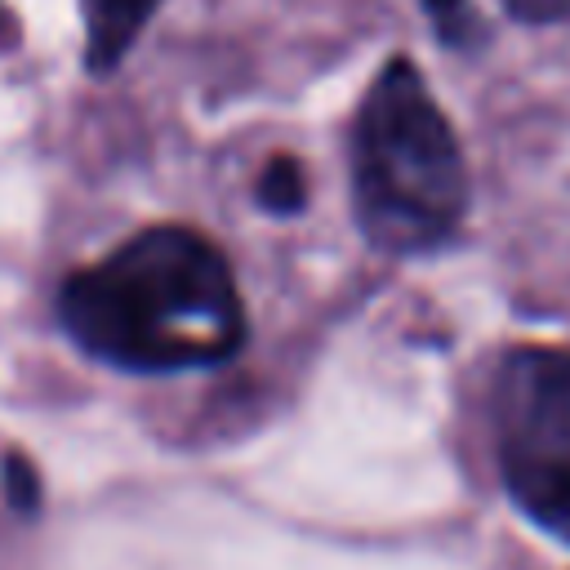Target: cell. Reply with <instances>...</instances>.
Segmentation results:
<instances>
[{"label":"cell","instance_id":"1","mask_svg":"<svg viewBox=\"0 0 570 570\" xmlns=\"http://www.w3.org/2000/svg\"><path fill=\"white\" fill-rule=\"evenodd\" d=\"M67 334L98 361L142 374L200 370L240 352L245 303L223 249L191 227H147L67 276Z\"/></svg>","mask_w":570,"mask_h":570},{"label":"cell","instance_id":"2","mask_svg":"<svg viewBox=\"0 0 570 570\" xmlns=\"http://www.w3.org/2000/svg\"><path fill=\"white\" fill-rule=\"evenodd\" d=\"M352 200L361 232L387 254L436 249L468 214L459 138L410 58H387L361 98Z\"/></svg>","mask_w":570,"mask_h":570},{"label":"cell","instance_id":"3","mask_svg":"<svg viewBox=\"0 0 570 570\" xmlns=\"http://www.w3.org/2000/svg\"><path fill=\"white\" fill-rule=\"evenodd\" d=\"M494 450L512 503L570 539V352L512 347L494 374Z\"/></svg>","mask_w":570,"mask_h":570},{"label":"cell","instance_id":"4","mask_svg":"<svg viewBox=\"0 0 570 570\" xmlns=\"http://www.w3.org/2000/svg\"><path fill=\"white\" fill-rule=\"evenodd\" d=\"M160 0H80L85 9V62L89 71H111L134 40L142 36L147 18L156 13Z\"/></svg>","mask_w":570,"mask_h":570},{"label":"cell","instance_id":"5","mask_svg":"<svg viewBox=\"0 0 570 570\" xmlns=\"http://www.w3.org/2000/svg\"><path fill=\"white\" fill-rule=\"evenodd\" d=\"M307 200V183L294 156H272L258 174V205L272 214H298Z\"/></svg>","mask_w":570,"mask_h":570},{"label":"cell","instance_id":"6","mask_svg":"<svg viewBox=\"0 0 570 570\" xmlns=\"http://www.w3.org/2000/svg\"><path fill=\"white\" fill-rule=\"evenodd\" d=\"M436 36L450 45V49H472L481 40V22H476V9L472 0H423Z\"/></svg>","mask_w":570,"mask_h":570},{"label":"cell","instance_id":"7","mask_svg":"<svg viewBox=\"0 0 570 570\" xmlns=\"http://www.w3.org/2000/svg\"><path fill=\"white\" fill-rule=\"evenodd\" d=\"M4 490H9V503L31 512L36 499H40V481H36V468L22 459V454H9L4 459Z\"/></svg>","mask_w":570,"mask_h":570},{"label":"cell","instance_id":"8","mask_svg":"<svg viewBox=\"0 0 570 570\" xmlns=\"http://www.w3.org/2000/svg\"><path fill=\"white\" fill-rule=\"evenodd\" d=\"M503 4L521 22H557L570 13V0H503Z\"/></svg>","mask_w":570,"mask_h":570}]
</instances>
